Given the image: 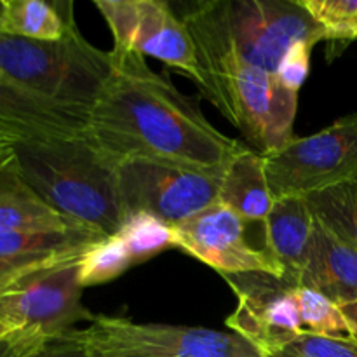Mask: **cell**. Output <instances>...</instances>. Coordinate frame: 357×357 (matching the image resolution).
<instances>
[{"mask_svg":"<svg viewBox=\"0 0 357 357\" xmlns=\"http://www.w3.org/2000/svg\"><path fill=\"white\" fill-rule=\"evenodd\" d=\"M114 72L87 119L91 142L119 166L145 159L222 173L241 143L211 126L145 56L112 47Z\"/></svg>","mask_w":357,"mask_h":357,"instance_id":"1","label":"cell"},{"mask_svg":"<svg viewBox=\"0 0 357 357\" xmlns=\"http://www.w3.org/2000/svg\"><path fill=\"white\" fill-rule=\"evenodd\" d=\"M201 66L199 89L264 157L295 138L298 93L248 63L195 6L183 16Z\"/></svg>","mask_w":357,"mask_h":357,"instance_id":"2","label":"cell"},{"mask_svg":"<svg viewBox=\"0 0 357 357\" xmlns=\"http://www.w3.org/2000/svg\"><path fill=\"white\" fill-rule=\"evenodd\" d=\"M13 169L45 204L75 225L100 237L121 229L126 213L117 164L87 135L17 143Z\"/></svg>","mask_w":357,"mask_h":357,"instance_id":"3","label":"cell"},{"mask_svg":"<svg viewBox=\"0 0 357 357\" xmlns=\"http://www.w3.org/2000/svg\"><path fill=\"white\" fill-rule=\"evenodd\" d=\"M112 72V51L87 42L75 21L59 40H30L0 31V75L72 110L89 115Z\"/></svg>","mask_w":357,"mask_h":357,"instance_id":"4","label":"cell"},{"mask_svg":"<svg viewBox=\"0 0 357 357\" xmlns=\"http://www.w3.org/2000/svg\"><path fill=\"white\" fill-rule=\"evenodd\" d=\"M197 7L248 63L274 75L293 44L326 42L300 0H215Z\"/></svg>","mask_w":357,"mask_h":357,"instance_id":"5","label":"cell"},{"mask_svg":"<svg viewBox=\"0 0 357 357\" xmlns=\"http://www.w3.org/2000/svg\"><path fill=\"white\" fill-rule=\"evenodd\" d=\"M265 159L274 199L337 187L357 178V112L337 119L319 132L293 138Z\"/></svg>","mask_w":357,"mask_h":357,"instance_id":"6","label":"cell"},{"mask_svg":"<svg viewBox=\"0 0 357 357\" xmlns=\"http://www.w3.org/2000/svg\"><path fill=\"white\" fill-rule=\"evenodd\" d=\"M93 351L114 357H264L237 333L94 316L80 330Z\"/></svg>","mask_w":357,"mask_h":357,"instance_id":"7","label":"cell"},{"mask_svg":"<svg viewBox=\"0 0 357 357\" xmlns=\"http://www.w3.org/2000/svg\"><path fill=\"white\" fill-rule=\"evenodd\" d=\"M220 174L155 160H124L117 166L122 208L126 215L145 211L176 227L218 202Z\"/></svg>","mask_w":357,"mask_h":357,"instance_id":"8","label":"cell"},{"mask_svg":"<svg viewBox=\"0 0 357 357\" xmlns=\"http://www.w3.org/2000/svg\"><path fill=\"white\" fill-rule=\"evenodd\" d=\"M114 35V49L159 59L201 84L197 51L183 17L162 0H94Z\"/></svg>","mask_w":357,"mask_h":357,"instance_id":"9","label":"cell"},{"mask_svg":"<svg viewBox=\"0 0 357 357\" xmlns=\"http://www.w3.org/2000/svg\"><path fill=\"white\" fill-rule=\"evenodd\" d=\"M79 258L49 265L0 289V319L7 328L54 337L80 321L91 323L94 314L82 303Z\"/></svg>","mask_w":357,"mask_h":357,"instance_id":"10","label":"cell"},{"mask_svg":"<svg viewBox=\"0 0 357 357\" xmlns=\"http://www.w3.org/2000/svg\"><path fill=\"white\" fill-rule=\"evenodd\" d=\"M237 296L227 326L268 356L303 335L295 286L267 274L223 275Z\"/></svg>","mask_w":357,"mask_h":357,"instance_id":"11","label":"cell"},{"mask_svg":"<svg viewBox=\"0 0 357 357\" xmlns=\"http://www.w3.org/2000/svg\"><path fill=\"white\" fill-rule=\"evenodd\" d=\"M243 218L220 202L173 227L174 248L215 268L220 275L267 274L282 279L281 268L248 243Z\"/></svg>","mask_w":357,"mask_h":357,"instance_id":"12","label":"cell"},{"mask_svg":"<svg viewBox=\"0 0 357 357\" xmlns=\"http://www.w3.org/2000/svg\"><path fill=\"white\" fill-rule=\"evenodd\" d=\"M87 119L0 75V136L16 145L84 136Z\"/></svg>","mask_w":357,"mask_h":357,"instance_id":"13","label":"cell"},{"mask_svg":"<svg viewBox=\"0 0 357 357\" xmlns=\"http://www.w3.org/2000/svg\"><path fill=\"white\" fill-rule=\"evenodd\" d=\"M314 223L305 197L298 195L275 199L264 222L265 251L281 268L282 281L295 288L309 258Z\"/></svg>","mask_w":357,"mask_h":357,"instance_id":"14","label":"cell"},{"mask_svg":"<svg viewBox=\"0 0 357 357\" xmlns=\"http://www.w3.org/2000/svg\"><path fill=\"white\" fill-rule=\"evenodd\" d=\"M300 286L321 293L338 307L357 302V250L317 220Z\"/></svg>","mask_w":357,"mask_h":357,"instance_id":"15","label":"cell"},{"mask_svg":"<svg viewBox=\"0 0 357 357\" xmlns=\"http://www.w3.org/2000/svg\"><path fill=\"white\" fill-rule=\"evenodd\" d=\"M274 201L264 155L253 149L241 146L220 174L218 202L246 223H264Z\"/></svg>","mask_w":357,"mask_h":357,"instance_id":"16","label":"cell"},{"mask_svg":"<svg viewBox=\"0 0 357 357\" xmlns=\"http://www.w3.org/2000/svg\"><path fill=\"white\" fill-rule=\"evenodd\" d=\"M79 229L82 227L75 225L58 211H54L51 206L45 204L14 173L13 164L0 173V234L66 232V230Z\"/></svg>","mask_w":357,"mask_h":357,"instance_id":"17","label":"cell"},{"mask_svg":"<svg viewBox=\"0 0 357 357\" xmlns=\"http://www.w3.org/2000/svg\"><path fill=\"white\" fill-rule=\"evenodd\" d=\"M72 3L61 13L44 0H0V31L30 40H59L73 23Z\"/></svg>","mask_w":357,"mask_h":357,"instance_id":"18","label":"cell"},{"mask_svg":"<svg viewBox=\"0 0 357 357\" xmlns=\"http://www.w3.org/2000/svg\"><path fill=\"white\" fill-rule=\"evenodd\" d=\"M317 222L357 250V178L305 197Z\"/></svg>","mask_w":357,"mask_h":357,"instance_id":"19","label":"cell"},{"mask_svg":"<svg viewBox=\"0 0 357 357\" xmlns=\"http://www.w3.org/2000/svg\"><path fill=\"white\" fill-rule=\"evenodd\" d=\"M98 239L101 237L84 229L66 232H3L0 234V257L82 253Z\"/></svg>","mask_w":357,"mask_h":357,"instance_id":"20","label":"cell"},{"mask_svg":"<svg viewBox=\"0 0 357 357\" xmlns=\"http://www.w3.org/2000/svg\"><path fill=\"white\" fill-rule=\"evenodd\" d=\"M115 236L124 243L135 265L143 264L167 248H174L173 227L145 211L126 215Z\"/></svg>","mask_w":357,"mask_h":357,"instance_id":"21","label":"cell"},{"mask_svg":"<svg viewBox=\"0 0 357 357\" xmlns=\"http://www.w3.org/2000/svg\"><path fill=\"white\" fill-rule=\"evenodd\" d=\"M79 282L82 288L117 279L132 267V258L117 236L101 237L82 251L79 258Z\"/></svg>","mask_w":357,"mask_h":357,"instance_id":"22","label":"cell"},{"mask_svg":"<svg viewBox=\"0 0 357 357\" xmlns=\"http://www.w3.org/2000/svg\"><path fill=\"white\" fill-rule=\"evenodd\" d=\"M295 296L298 303L300 323L305 333L351 338L347 321L337 303L305 286H296Z\"/></svg>","mask_w":357,"mask_h":357,"instance_id":"23","label":"cell"},{"mask_svg":"<svg viewBox=\"0 0 357 357\" xmlns=\"http://www.w3.org/2000/svg\"><path fill=\"white\" fill-rule=\"evenodd\" d=\"M323 28L326 42L357 40V0H300Z\"/></svg>","mask_w":357,"mask_h":357,"instance_id":"24","label":"cell"},{"mask_svg":"<svg viewBox=\"0 0 357 357\" xmlns=\"http://www.w3.org/2000/svg\"><path fill=\"white\" fill-rule=\"evenodd\" d=\"M265 357H357V344L352 338L303 333Z\"/></svg>","mask_w":357,"mask_h":357,"instance_id":"25","label":"cell"},{"mask_svg":"<svg viewBox=\"0 0 357 357\" xmlns=\"http://www.w3.org/2000/svg\"><path fill=\"white\" fill-rule=\"evenodd\" d=\"M82 253L70 255H30V257H0V289L14 284L23 279L24 275L37 272L49 265L59 264V261L72 260L80 257Z\"/></svg>","mask_w":357,"mask_h":357,"instance_id":"26","label":"cell"},{"mask_svg":"<svg viewBox=\"0 0 357 357\" xmlns=\"http://www.w3.org/2000/svg\"><path fill=\"white\" fill-rule=\"evenodd\" d=\"M312 47L314 44H310V42H296L288 49L284 58L281 59L275 75H278V79L281 80L286 89L298 93L300 87L303 86V82L309 77Z\"/></svg>","mask_w":357,"mask_h":357,"instance_id":"27","label":"cell"},{"mask_svg":"<svg viewBox=\"0 0 357 357\" xmlns=\"http://www.w3.org/2000/svg\"><path fill=\"white\" fill-rule=\"evenodd\" d=\"M30 357H93V351L80 330H70L49 337Z\"/></svg>","mask_w":357,"mask_h":357,"instance_id":"28","label":"cell"},{"mask_svg":"<svg viewBox=\"0 0 357 357\" xmlns=\"http://www.w3.org/2000/svg\"><path fill=\"white\" fill-rule=\"evenodd\" d=\"M47 338L37 331H9L0 337V357H30Z\"/></svg>","mask_w":357,"mask_h":357,"instance_id":"29","label":"cell"},{"mask_svg":"<svg viewBox=\"0 0 357 357\" xmlns=\"http://www.w3.org/2000/svg\"><path fill=\"white\" fill-rule=\"evenodd\" d=\"M340 309H342V314H344L345 321H347L349 337H351L357 344V302L342 305Z\"/></svg>","mask_w":357,"mask_h":357,"instance_id":"30","label":"cell"},{"mask_svg":"<svg viewBox=\"0 0 357 357\" xmlns=\"http://www.w3.org/2000/svg\"><path fill=\"white\" fill-rule=\"evenodd\" d=\"M14 146H16V143H13L10 139L0 136V173L13 164Z\"/></svg>","mask_w":357,"mask_h":357,"instance_id":"31","label":"cell"},{"mask_svg":"<svg viewBox=\"0 0 357 357\" xmlns=\"http://www.w3.org/2000/svg\"><path fill=\"white\" fill-rule=\"evenodd\" d=\"M9 331H13V330H9V328H7V324L3 323L2 319H0V337L7 335V333H9Z\"/></svg>","mask_w":357,"mask_h":357,"instance_id":"32","label":"cell"},{"mask_svg":"<svg viewBox=\"0 0 357 357\" xmlns=\"http://www.w3.org/2000/svg\"><path fill=\"white\" fill-rule=\"evenodd\" d=\"M91 351H93V349H91ZM93 357H114V356H107V354H100V352H96V351H93Z\"/></svg>","mask_w":357,"mask_h":357,"instance_id":"33","label":"cell"}]
</instances>
